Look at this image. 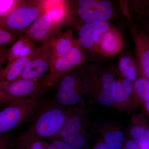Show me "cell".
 Segmentation results:
<instances>
[{
  "label": "cell",
  "instance_id": "obj_8",
  "mask_svg": "<svg viewBox=\"0 0 149 149\" xmlns=\"http://www.w3.org/2000/svg\"><path fill=\"white\" fill-rule=\"evenodd\" d=\"M54 38L40 47L36 55L28 63L17 79H39L47 74L52 59V45Z\"/></svg>",
  "mask_w": 149,
  "mask_h": 149
},
{
  "label": "cell",
  "instance_id": "obj_25",
  "mask_svg": "<svg viewBox=\"0 0 149 149\" xmlns=\"http://www.w3.org/2000/svg\"><path fill=\"white\" fill-rule=\"evenodd\" d=\"M19 37L0 26V47L13 44Z\"/></svg>",
  "mask_w": 149,
  "mask_h": 149
},
{
  "label": "cell",
  "instance_id": "obj_18",
  "mask_svg": "<svg viewBox=\"0 0 149 149\" xmlns=\"http://www.w3.org/2000/svg\"><path fill=\"white\" fill-rule=\"evenodd\" d=\"M76 45L70 32L54 38L52 45V61L66 54Z\"/></svg>",
  "mask_w": 149,
  "mask_h": 149
},
{
  "label": "cell",
  "instance_id": "obj_32",
  "mask_svg": "<svg viewBox=\"0 0 149 149\" xmlns=\"http://www.w3.org/2000/svg\"><path fill=\"white\" fill-rule=\"evenodd\" d=\"M95 149H110L107 144L104 142H100L97 144Z\"/></svg>",
  "mask_w": 149,
  "mask_h": 149
},
{
  "label": "cell",
  "instance_id": "obj_24",
  "mask_svg": "<svg viewBox=\"0 0 149 149\" xmlns=\"http://www.w3.org/2000/svg\"><path fill=\"white\" fill-rule=\"evenodd\" d=\"M18 0H0V23L16 6Z\"/></svg>",
  "mask_w": 149,
  "mask_h": 149
},
{
  "label": "cell",
  "instance_id": "obj_13",
  "mask_svg": "<svg viewBox=\"0 0 149 149\" xmlns=\"http://www.w3.org/2000/svg\"><path fill=\"white\" fill-rule=\"evenodd\" d=\"M40 47H38L37 51L31 55L8 62L0 72V82L9 83L17 79L28 63L36 55Z\"/></svg>",
  "mask_w": 149,
  "mask_h": 149
},
{
  "label": "cell",
  "instance_id": "obj_20",
  "mask_svg": "<svg viewBox=\"0 0 149 149\" xmlns=\"http://www.w3.org/2000/svg\"><path fill=\"white\" fill-rule=\"evenodd\" d=\"M103 131L104 143L110 149H120L125 139L124 132L114 125H107Z\"/></svg>",
  "mask_w": 149,
  "mask_h": 149
},
{
  "label": "cell",
  "instance_id": "obj_15",
  "mask_svg": "<svg viewBox=\"0 0 149 149\" xmlns=\"http://www.w3.org/2000/svg\"><path fill=\"white\" fill-rule=\"evenodd\" d=\"M43 11L48 15L54 26L56 27L67 15V5L65 1L42 0Z\"/></svg>",
  "mask_w": 149,
  "mask_h": 149
},
{
  "label": "cell",
  "instance_id": "obj_11",
  "mask_svg": "<svg viewBox=\"0 0 149 149\" xmlns=\"http://www.w3.org/2000/svg\"><path fill=\"white\" fill-rule=\"evenodd\" d=\"M109 28L107 22L86 23L79 29L78 43L84 47L91 48L94 44H99L102 36Z\"/></svg>",
  "mask_w": 149,
  "mask_h": 149
},
{
  "label": "cell",
  "instance_id": "obj_31",
  "mask_svg": "<svg viewBox=\"0 0 149 149\" xmlns=\"http://www.w3.org/2000/svg\"><path fill=\"white\" fill-rule=\"evenodd\" d=\"M7 52L0 54V72L3 69V67L4 65L6 63L8 62L7 59Z\"/></svg>",
  "mask_w": 149,
  "mask_h": 149
},
{
  "label": "cell",
  "instance_id": "obj_3",
  "mask_svg": "<svg viewBox=\"0 0 149 149\" xmlns=\"http://www.w3.org/2000/svg\"><path fill=\"white\" fill-rule=\"evenodd\" d=\"M43 12L41 1H19L17 4L0 23V26L16 36L24 34Z\"/></svg>",
  "mask_w": 149,
  "mask_h": 149
},
{
  "label": "cell",
  "instance_id": "obj_22",
  "mask_svg": "<svg viewBox=\"0 0 149 149\" xmlns=\"http://www.w3.org/2000/svg\"><path fill=\"white\" fill-rule=\"evenodd\" d=\"M133 90L137 98L144 104L149 101V81L146 77H140L134 81Z\"/></svg>",
  "mask_w": 149,
  "mask_h": 149
},
{
  "label": "cell",
  "instance_id": "obj_2",
  "mask_svg": "<svg viewBox=\"0 0 149 149\" xmlns=\"http://www.w3.org/2000/svg\"><path fill=\"white\" fill-rule=\"evenodd\" d=\"M42 100L19 99L0 111V135L8 134L32 119Z\"/></svg>",
  "mask_w": 149,
  "mask_h": 149
},
{
  "label": "cell",
  "instance_id": "obj_33",
  "mask_svg": "<svg viewBox=\"0 0 149 149\" xmlns=\"http://www.w3.org/2000/svg\"><path fill=\"white\" fill-rule=\"evenodd\" d=\"M8 50V49H7L6 47H0V54L4 53L7 52Z\"/></svg>",
  "mask_w": 149,
  "mask_h": 149
},
{
  "label": "cell",
  "instance_id": "obj_17",
  "mask_svg": "<svg viewBox=\"0 0 149 149\" xmlns=\"http://www.w3.org/2000/svg\"><path fill=\"white\" fill-rule=\"evenodd\" d=\"M49 144L27 130L14 141V149H47Z\"/></svg>",
  "mask_w": 149,
  "mask_h": 149
},
{
  "label": "cell",
  "instance_id": "obj_28",
  "mask_svg": "<svg viewBox=\"0 0 149 149\" xmlns=\"http://www.w3.org/2000/svg\"><path fill=\"white\" fill-rule=\"evenodd\" d=\"M47 149H77L60 140H54L49 144Z\"/></svg>",
  "mask_w": 149,
  "mask_h": 149
},
{
  "label": "cell",
  "instance_id": "obj_35",
  "mask_svg": "<svg viewBox=\"0 0 149 149\" xmlns=\"http://www.w3.org/2000/svg\"><path fill=\"white\" fill-rule=\"evenodd\" d=\"M123 149H128L127 148H126V147H125V148H123Z\"/></svg>",
  "mask_w": 149,
  "mask_h": 149
},
{
  "label": "cell",
  "instance_id": "obj_29",
  "mask_svg": "<svg viewBox=\"0 0 149 149\" xmlns=\"http://www.w3.org/2000/svg\"><path fill=\"white\" fill-rule=\"evenodd\" d=\"M17 100V99L12 97L8 95L0 86V106L5 104H8Z\"/></svg>",
  "mask_w": 149,
  "mask_h": 149
},
{
  "label": "cell",
  "instance_id": "obj_34",
  "mask_svg": "<svg viewBox=\"0 0 149 149\" xmlns=\"http://www.w3.org/2000/svg\"><path fill=\"white\" fill-rule=\"evenodd\" d=\"M145 108H146V111L147 113H149V101L146 102V103L144 104Z\"/></svg>",
  "mask_w": 149,
  "mask_h": 149
},
{
  "label": "cell",
  "instance_id": "obj_5",
  "mask_svg": "<svg viewBox=\"0 0 149 149\" xmlns=\"http://www.w3.org/2000/svg\"><path fill=\"white\" fill-rule=\"evenodd\" d=\"M2 89L10 97L16 99H41L51 89L47 80V74L39 79H17L12 82H0Z\"/></svg>",
  "mask_w": 149,
  "mask_h": 149
},
{
  "label": "cell",
  "instance_id": "obj_16",
  "mask_svg": "<svg viewBox=\"0 0 149 149\" xmlns=\"http://www.w3.org/2000/svg\"><path fill=\"white\" fill-rule=\"evenodd\" d=\"M102 89L96 103L106 107L114 105L116 103L115 84L116 80L112 74H104L102 77Z\"/></svg>",
  "mask_w": 149,
  "mask_h": 149
},
{
  "label": "cell",
  "instance_id": "obj_27",
  "mask_svg": "<svg viewBox=\"0 0 149 149\" xmlns=\"http://www.w3.org/2000/svg\"><path fill=\"white\" fill-rule=\"evenodd\" d=\"M13 142L8 134L0 135V149H10L13 146Z\"/></svg>",
  "mask_w": 149,
  "mask_h": 149
},
{
  "label": "cell",
  "instance_id": "obj_21",
  "mask_svg": "<svg viewBox=\"0 0 149 149\" xmlns=\"http://www.w3.org/2000/svg\"><path fill=\"white\" fill-rule=\"evenodd\" d=\"M99 44L102 51L108 54L116 53L121 47V42L117 33L109 29L102 36Z\"/></svg>",
  "mask_w": 149,
  "mask_h": 149
},
{
  "label": "cell",
  "instance_id": "obj_6",
  "mask_svg": "<svg viewBox=\"0 0 149 149\" xmlns=\"http://www.w3.org/2000/svg\"><path fill=\"white\" fill-rule=\"evenodd\" d=\"M54 100L66 108L80 106L83 104L85 94L79 75L75 72L69 73L58 83Z\"/></svg>",
  "mask_w": 149,
  "mask_h": 149
},
{
  "label": "cell",
  "instance_id": "obj_30",
  "mask_svg": "<svg viewBox=\"0 0 149 149\" xmlns=\"http://www.w3.org/2000/svg\"><path fill=\"white\" fill-rule=\"evenodd\" d=\"M125 147L128 149H140L138 144L133 139L127 141L125 144Z\"/></svg>",
  "mask_w": 149,
  "mask_h": 149
},
{
  "label": "cell",
  "instance_id": "obj_9",
  "mask_svg": "<svg viewBox=\"0 0 149 149\" xmlns=\"http://www.w3.org/2000/svg\"><path fill=\"white\" fill-rule=\"evenodd\" d=\"M77 13L86 23L107 22L112 15L111 4L108 1L80 0Z\"/></svg>",
  "mask_w": 149,
  "mask_h": 149
},
{
  "label": "cell",
  "instance_id": "obj_1",
  "mask_svg": "<svg viewBox=\"0 0 149 149\" xmlns=\"http://www.w3.org/2000/svg\"><path fill=\"white\" fill-rule=\"evenodd\" d=\"M68 114V108L61 106L54 100H42L27 130L40 139L55 140Z\"/></svg>",
  "mask_w": 149,
  "mask_h": 149
},
{
  "label": "cell",
  "instance_id": "obj_4",
  "mask_svg": "<svg viewBox=\"0 0 149 149\" xmlns=\"http://www.w3.org/2000/svg\"><path fill=\"white\" fill-rule=\"evenodd\" d=\"M81 108L80 106L68 108L66 120L56 139L64 141L77 149L85 146L88 136Z\"/></svg>",
  "mask_w": 149,
  "mask_h": 149
},
{
  "label": "cell",
  "instance_id": "obj_12",
  "mask_svg": "<svg viewBox=\"0 0 149 149\" xmlns=\"http://www.w3.org/2000/svg\"><path fill=\"white\" fill-rule=\"evenodd\" d=\"M37 48L35 43L26 35H20L7 52L8 62L31 55L37 51Z\"/></svg>",
  "mask_w": 149,
  "mask_h": 149
},
{
  "label": "cell",
  "instance_id": "obj_23",
  "mask_svg": "<svg viewBox=\"0 0 149 149\" xmlns=\"http://www.w3.org/2000/svg\"><path fill=\"white\" fill-rule=\"evenodd\" d=\"M119 70L122 75L131 82H134L137 78V72L135 65L131 59L124 56L121 59L119 63Z\"/></svg>",
  "mask_w": 149,
  "mask_h": 149
},
{
  "label": "cell",
  "instance_id": "obj_14",
  "mask_svg": "<svg viewBox=\"0 0 149 149\" xmlns=\"http://www.w3.org/2000/svg\"><path fill=\"white\" fill-rule=\"evenodd\" d=\"M140 116L132 118L130 136L139 145L140 149H149V130L147 122Z\"/></svg>",
  "mask_w": 149,
  "mask_h": 149
},
{
  "label": "cell",
  "instance_id": "obj_7",
  "mask_svg": "<svg viewBox=\"0 0 149 149\" xmlns=\"http://www.w3.org/2000/svg\"><path fill=\"white\" fill-rule=\"evenodd\" d=\"M83 58L82 52L75 45L68 53L53 60L47 74L49 87L52 88L58 85L62 78L81 63Z\"/></svg>",
  "mask_w": 149,
  "mask_h": 149
},
{
  "label": "cell",
  "instance_id": "obj_26",
  "mask_svg": "<svg viewBox=\"0 0 149 149\" xmlns=\"http://www.w3.org/2000/svg\"><path fill=\"white\" fill-rule=\"evenodd\" d=\"M141 65L146 78L149 77V51L147 49L142 54L141 58Z\"/></svg>",
  "mask_w": 149,
  "mask_h": 149
},
{
  "label": "cell",
  "instance_id": "obj_19",
  "mask_svg": "<svg viewBox=\"0 0 149 149\" xmlns=\"http://www.w3.org/2000/svg\"><path fill=\"white\" fill-rule=\"evenodd\" d=\"M133 91V84L130 80L125 78L122 80L116 81L115 84L116 103L115 105L121 109L127 104H128Z\"/></svg>",
  "mask_w": 149,
  "mask_h": 149
},
{
  "label": "cell",
  "instance_id": "obj_10",
  "mask_svg": "<svg viewBox=\"0 0 149 149\" xmlns=\"http://www.w3.org/2000/svg\"><path fill=\"white\" fill-rule=\"evenodd\" d=\"M55 28L49 17L43 11L24 34L34 43H41L43 45L54 37Z\"/></svg>",
  "mask_w": 149,
  "mask_h": 149
}]
</instances>
